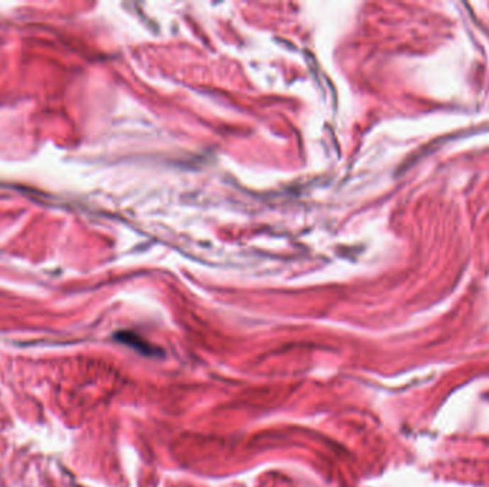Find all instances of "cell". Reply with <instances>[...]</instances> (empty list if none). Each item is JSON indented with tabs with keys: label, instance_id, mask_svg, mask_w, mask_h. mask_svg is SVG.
<instances>
[{
	"label": "cell",
	"instance_id": "obj_1",
	"mask_svg": "<svg viewBox=\"0 0 489 487\" xmlns=\"http://www.w3.org/2000/svg\"><path fill=\"white\" fill-rule=\"evenodd\" d=\"M118 339H121L122 342H126L128 345L136 347L138 350H141V352H143V353H152V352H153L152 347H149L142 339H139V337L135 336L133 333H121V335L118 336Z\"/></svg>",
	"mask_w": 489,
	"mask_h": 487
}]
</instances>
